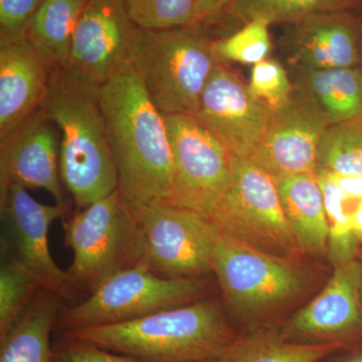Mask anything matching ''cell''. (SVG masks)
Segmentation results:
<instances>
[{
	"mask_svg": "<svg viewBox=\"0 0 362 362\" xmlns=\"http://www.w3.org/2000/svg\"><path fill=\"white\" fill-rule=\"evenodd\" d=\"M52 362H141L130 356L114 354L86 344L64 339V342L52 350Z\"/></svg>",
	"mask_w": 362,
	"mask_h": 362,
	"instance_id": "1f68e13d",
	"label": "cell"
},
{
	"mask_svg": "<svg viewBox=\"0 0 362 362\" xmlns=\"http://www.w3.org/2000/svg\"><path fill=\"white\" fill-rule=\"evenodd\" d=\"M350 199V221L357 240L362 244V199Z\"/></svg>",
	"mask_w": 362,
	"mask_h": 362,
	"instance_id": "e575fe53",
	"label": "cell"
},
{
	"mask_svg": "<svg viewBox=\"0 0 362 362\" xmlns=\"http://www.w3.org/2000/svg\"><path fill=\"white\" fill-rule=\"evenodd\" d=\"M317 180L322 190L324 206L329 226L328 261L333 266L356 259L359 242L350 221L349 197L337 185L332 175L323 169H317Z\"/></svg>",
	"mask_w": 362,
	"mask_h": 362,
	"instance_id": "cb8c5ba5",
	"label": "cell"
},
{
	"mask_svg": "<svg viewBox=\"0 0 362 362\" xmlns=\"http://www.w3.org/2000/svg\"><path fill=\"white\" fill-rule=\"evenodd\" d=\"M133 211L142 265L168 278H202L213 272L221 232L211 218L166 202Z\"/></svg>",
	"mask_w": 362,
	"mask_h": 362,
	"instance_id": "9c48e42d",
	"label": "cell"
},
{
	"mask_svg": "<svg viewBox=\"0 0 362 362\" xmlns=\"http://www.w3.org/2000/svg\"><path fill=\"white\" fill-rule=\"evenodd\" d=\"M100 98L124 201L132 209L168 202L173 166L165 119L130 61L100 85Z\"/></svg>",
	"mask_w": 362,
	"mask_h": 362,
	"instance_id": "6da1fadb",
	"label": "cell"
},
{
	"mask_svg": "<svg viewBox=\"0 0 362 362\" xmlns=\"http://www.w3.org/2000/svg\"><path fill=\"white\" fill-rule=\"evenodd\" d=\"M232 2L233 0H194L199 23L216 20Z\"/></svg>",
	"mask_w": 362,
	"mask_h": 362,
	"instance_id": "d6a6232c",
	"label": "cell"
},
{
	"mask_svg": "<svg viewBox=\"0 0 362 362\" xmlns=\"http://www.w3.org/2000/svg\"><path fill=\"white\" fill-rule=\"evenodd\" d=\"M0 207L14 256L35 272L45 290L73 300L77 288L68 272L52 259L47 238L52 223L65 218V209L58 204H40L18 183L0 185Z\"/></svg>",
	"mask_w": 362,
	"mask_h": 362,
	"instance_id": "7c38bea8",
	"label": "cell"
},
{
	"mask_svg": "<svg viewBox=\"0 0 362 362\" xmlns=\"http://www.w3.org/2000/svg\"><path fill=\"white\" fill-rule=\"evenodd\" d=\"M331 175L347 197L362 199V176H344L334 175V173Z\"/></svg>",
	"mask_w": 362,
	"mask_h": 362,
	"instance_id": "836d02e7",
	"label": "cell"
},
{
	"mask_svg": "<svg viewBox=\"0 0 362 362\" xmlns=\"http://www.w3.org/2000/svg\"><path fill=\"white\" fill-rule=\"evenodd\" d=\"M351 0H233V13L245 21L294 23L316 14L341 11Z\"/></svg>",
	"mask_w": 362,
	"mask_h": 362,
	"instance_id": "4316f807",
	"label": "cell"
},
{
	"mask_svg": "<svg viewBox=\"0 0 362 362\" xmlns=\"http://www.w3.org/2000/svg\"><path fill=\"white\" fill-rule=\"evenodd\" d=\"M173 154L166 202L211 216L232 177V154L192 116L164 115Z\"/></svg>",
	"mask_w": 362,
	"mask_h": 362,
	"instance_id": "30bf717a",
	"label": "cell"
},
{
	"mask_svg": "<svg viewBox=\"0 0 362 362\" xmlns=\"http://www.w3.org/2000/svg\"><path fill=\"white\" fill-rule=\"evenodd\" d=\"M209 218L223 235L252 249L291 259L302 254L275 180L250 159L232 156L230 185Z\"/></svg>",
	"mask_w": 362,
	"mask_h": 362,
	"instance_id": "52a82bcc",
	"label": "cell"
},
{
	"mask_svg": "<svg viewBox=\"0 0 362 362\" xmlns=\"http://www.w3.org/2000/svg\"><path fill=\"white\" fill-rule=\"evenodd\" d=\"M74 258L66 270L77 290L92 294L116 274L142 264L134 211L119 190L64 221Z\"/></svg>",
	"mask_w": 362,
	"mask_h": 362,
	"instance_id": "5b68a950",
	"label": "cell"
},
{
	"mask_svg": "<svg viewBox=\"0 0 362 362\" xmlns=\"http://www.w3.org/2000/svg\"><path fill=\"white\" fill-rule=\"evenodd\" d=\"M327 126L316 107L294 90L289 103L274 112L249 159L274 180L315 173L317 149Z\"/></svg>",
	"mask_w": 362,
	"mask_h": 362,
	"instance_id": "5bb4252c",
	"label": "cell"
},
{
	"mask_svg": "<svg viewBox=\"0 0 362 362\" xmlns=\"http://www.w3.org/2000/svg\"><path fill=\"white\" fill-rule=\"evenodd\" d=\"M284 211L302 254L326 257L329 226L315 173L275 180Z\"/></svg>",
	"mask_w": 362,
	"mask_h": 362,
	"instance_id": "d6986e66",
	"label": "cell"
},
{
	"mask_svg": "<svg viewBox=\"0 0 362 362\" xmlns=\"http://www.w3.org/2000/svg\"><path fill=\"white\" fill-rule=\"evenodd\" d=\"M290 59L298 70L354 68L357 63L354 26L341 11L309 16L292 23Z\"/></svg>",
	"mask_w": 362,
	"mask_h": 362,
	"instance_id": "ac0fdd59",
	"label": "cell"
},
{
	"mask_svg": "<svg viewBox=\"0 0 362 362\" xmlns=\"http://www.w3.org/2000/svg\"><path fill=\"white\" fill-rule=\"evenodd\" d=\"M361 293L362 264L358 259L334 267L322 291L279 331L288 341L343 346L362 335Z\"/></svg>",
	"mask_w": 362,
	"mask_h": 362,
	"instance_id": "8fae6325",
	"label": "cell"
},
{
	"mask_svg": "<svg viewBox=\"0 0 362 362\" xmlns=\"http://www.w3.org/2000/svg\"><path fill=\"white\" fill-rule=\"evenodd\" d=\"M63 338L141 362H216L237 339L214 299L127 322L66 331Z\"/></svg>",
	"mask_w": 362,
	"mask_h": 362,
	"instance_id": "3957f363",
	"label": "cell"
},
{
	"mask_svg": "<svg viewBox=\"0 0 362 362\" xmlns=\"http://www.w3.org/2000/svg\"><path fill=\"white\" fill-rule=\"evenodd\" d=\"M293 86L316 107L328 126L362 115V71L354 66L298 70Z\"/></svg>",
	"mask_w": 362,
	"mask_h": 362,
	"instance_id": "ffe728a7",
	"label": "cell"
},
{
	"mask_svg": "<svg viewBox=\"0 0 362 362\" xmlns=\"http://www.w3.org/2000/svg\"><path fill=\"white\" fill-rule=\"evenodd\" d=\"M247 88L252 96L273 113L284 108L294 93L287 71L273 59H264L252 66Z\"/></svg>",
	"mask_w": 362,
	"mask_h": 362,
	"instance_id": "f546056e",
	"label": "cell"
},
{
	"mask_svg": "<svg viewBox=\"0 0 362 362\" xmlns=\"http://www.w3.org/2000/svg\"><path fill=\"white\" fill-rule=\"evenodd\" d=\"M270 23L263 20L247 21L244 28L226 39L213 40V49L221 63L235 62L256 65L268 59L272 45Z\"/></svg>",
	"mask_w": 362,
	"mask_h": 362,
	"instance_id": "f1b7e54d",
	"label": "cell"
},
{
	"mask_svg": "<svg viewBox=\"0 0 362 362\" xmlns=\"http://www.w3.org/2000/svg\"><path fill=\"white\" fill-rule=\"evenodd\" d=\"M341 347L339 344H301L288 341L280 331H261L237 338L216 362H319Z\"/></svg>",
	"mask_w": 362,
	"mask_h": 362,
	"instance_id": "603a6c76",
	"label": "cell"
},
{
	"mask_svg": "<svg viewBox=\"0 0 362 362\" xmlns=\"http://www.w3.org/2000/svg\"><path fill=\"white\" fill-rule=\"evenodd\" d=\"M40 113L59 132V173L78 211L118 189L100 84L66 65L52 71Z\"/></svg>",
	"mask_w": 362,
	"mask_h": 362,
	"instance_id": "7a4b0ae2",
	"label": "cell"
},
{
	"mask_svg": "<svg viewBox=\"0 0 362 362\" xmlns=\"http://www.w3.org/2000/svg\"><path fill=\"white\" fill-rule=\"evenodd\" d=\"M317 169L362 176V115L326 127L317 149Z\"/></svg>",
	"mask_w": 362,
	"mask_h": 362,
	"instance_id": "d4e9b609",
	"label": "cell"
},
{
	"mask_svg": "<svg viewBox=\"0 0 362 362\" xmlns=\"http://www.w3.org/2000/svg\"><path fill=\"white\" fill-rule=\"evenodd\" d=\"M64 299L42 289L8 332L1 337L0 362H52L49 337Z\"/></svg>",
	"mask_w": 362,
	"mask_h": 362,
	"instance_id": "44dd1931",
	"label": "cell"
},
{
	"mask_svg": "<svg viewBox=\"0 0 362 362\" xmlns=\"http://www.w3.org/2000/svg\"><path fill=\"white\" fill-rule=\"evenodd\" d=\"M59 132L40 110L0 140V185L44 189L66 211L59 173Z\"/></svg>",
	"mask_w": 362,
	"mask_h": 362,
	"instance_id": "2e32d148",
	"label": "cell"
},
{
	"mask_svg": "<svg viewBox=\"0 0 362 362\" xmlns=\"http://www.w3.org/2000/svg\"><path fill=\"white\" fill-rule=\"evenodd\" d=\"M87 0H42L25 30L30 42L51 70L69 65L71 44Z\"/></svg>",
	"mask_w": 362,
	"mask_h": 362,
	"instance_id": "7402d4cb",
	"label": "cell"
},
{
	"mask_svg": "<svg viewBox=\"0 0 362 362\" xmlns=\"http://www.w3.org/2000/svg\"><path fill=\"white\" fill-rule=\"evenodd\" d=\"M40 279L11 255L0 269V338L8 332L40 290Z\"/></svg>",
	"mask_w": 362,
	"mask_h": 362,
	"instance_id": "484cf974",
	"label": "cell"
},
{
	"mask_svg": "<svg viewBox=\"0 0 362 362\" xmlns=\"http://www.w3.org/2000/svg\"><path fill=\"white\" fill-rule=\"evenodd\" d=\"M51 74L25 35L0 37V140L40 110Z\"/></svg>",
	"mask_w": 362,
	"mask_h": 362,
	"instance_id": "e0dca14e",
	"label": "cell"
},
{
	"mask_svg": "<svg viewBox=\"0 0 362 362\" xmlns=\"http://www.w3.org/2000/svg\"><path fill=\"white\" fill-rule=\"evenodd\" d=\"M329 362H362V349L354 350Z\"/></svg>",
	"mask_w": 362,
	"mask_h": 362,
	"instance_id": "d590c367",
	"label": "cell"
},
{
	"mask_svg": "<svg viewBox=\"0 0 362 362\" xmlns=\"http://www.w3.org/2000/svg\"><path fill=\"white\" fill-rule=\"evenodd\" d=\"M213 272L226 304L235 315L261 318L289 304L311 283V273L296 259L245 246L221 233Z\"/></svg>",
	"mask_w": 362,
	"mask_h": 362,
	"instance_id": "ba28073f",
	"label": "cell"
},
{
	"mask_svg": "<svg viewBox=\"0 0 362 362\" xmlns=\"http://www.w3.org/2000/svg\"><path fill=\"white\" fill-rule=\"evenodd\" d=\"M209 292L202 278H168L146 266L120 272L85 301L64 308L57 329L66 331L127 322L199 301Z\"/></svg>",
	"mask_w": 362,
	"mask_h": 362,
	"instance_id": "8992f818",
	"label": "cell"
},
{
	"mask_svg": "<svg viewBox=\"0 0 362 362\" xmlns=\"http://www.w3.org/2000/svg\"><path fill=\"white\" fill-rule=\"evenodd\" d=\"M130 20L148 30L199 25L194 0H124Z\"/></svg>",
	"mask_w": 362,
	"mask_h": 362,
	"instance_id": "83f0119b",
	"label": "cell"
},
{
	"mask_svg": "<svg viewBox=\"0 0 362 362\" xmlns=\"http://www.w3.org/2000/svg\"><path fill=\"white\" fill-rule=\"evenodd\" d=\"M42 0H0V37H25L28 21Z\"/></svg>",
	"mask_w": 362,
	"mask_h": 362,
	"instance_id": "4dcf8cb0",
	"label": "cell"
},
{
	"mask_svg": "<svg viewBox=\"0 0 362 362\" xmlns=\"http://www.w3.org/2000/svg\"><path fill=\"white\" fill-rule=\"evenodd\" d=\"M129 61L163 115L194 116L221 64L202 23L163 30L137 28Z\"/></svg>",
	"mask_w": 362,
	"mask_h": 362,
	"instance_id": "277c9868",
	"label": "cell"
},
{
	"mask_svg": "<svg viewBox=\"0 0 362 362\" xmlns=\"http://www.w3.org/2000/svg\"><path fill=\"white\" fill-rule=\"evenodd\" d=\"M136 30L124 0H87L74 35L69 65L103 84L129 62Z\"/></svg>",
	"mask_w": 362,
	"mask_h": 362,
	"instance_id": "9a60e30c",
	"label": "cell"
},
{
	"mask_svg": "<svg viewBox=\"0 0 362 362\" xmlns=\"http://www.w3.org/2000/svg\"><path fill=\"white\" fill-rule=\"evenodd\" d=\"M273 112L257 101L247 85L221 63L207 81L194 118L233 156L249 159Z\"/></svg>",
	"mask_w": 362,
	"mask_h": 362,
	"instance_id": "4fadbf2b",
	"label": "cell"
}]
</instances>
